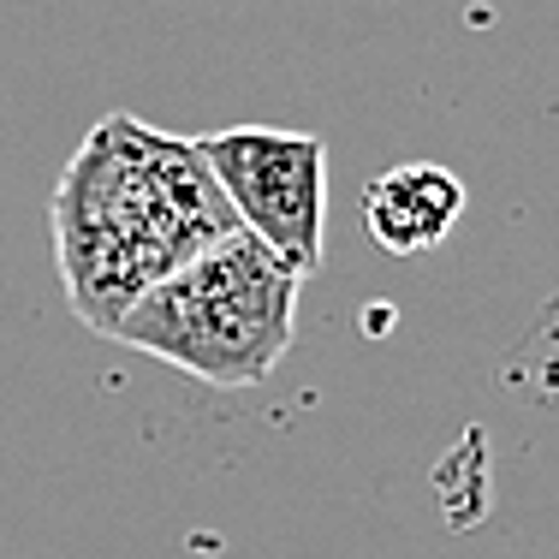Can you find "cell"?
<instances>
[{
    "label": "cell",
    "instance_id": "6da1fadb",
    "mask_svg": "<svg viewBox=\"0 0 559 559\" xmlns=\"http://www.w3.org/2000/svg\"><path fill=\"white\" fill-rule=\"evenodd\" d=\"M48 226L72 316L114 340L119 316L233 233L238 215L191 138H167L138 114H108L66 162Z\"/></svg>",
    "mask_w": 559,
    "mask_h": 559
},
{
    "label": "cell",
    "instance_id": "7a4b0ae2",
    "mask_svg": "<svg viewBox=\"0 0 559 559\" xmlns=\"http://www.w3.org/2000/svg\"><path fill=\"white\" fill-rule=\"evenodd\" d=\"M298 286L304 274H292L257 233L233 226L185 269L155 280L119 316L114 340L209 388H257L292 345Z\"/></svg>",
    "mask_w": 559,
    "mask_h": 559
},
{
    "label": "cell",
    "instance_id": "3957f363",
    "mask_svg": "<svg viewBox=\"0 0 559 559\" xmlns=\"http://www.w3.org/2000/svg\"><path fill=\"white\" fill-rule=\"evenodd\" d=\"M191 143L233 203L238 226L257 233L292 274H316L328 226V143L316 131L274 126H226Z\"/></svg>",
    "mask_w": 559,
    "mask_h": 559
},
{
    "label": "cell",
    "instance_id": "277c9868",
    "mask_svg": "<svg viewBox=\"0 0 559 559\" xmlns=\"http://www.w3.org/2000/svg\"><path fill=\"white\" fill-rule=\"evenodd\" d=\"M464 179L441 162H405L364 191V226L393 257H423L459 226Z\"/></svg>",
    "mask_w": 559,
    "mask_h": 559
}]
</instances>
